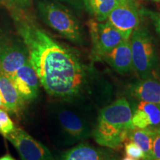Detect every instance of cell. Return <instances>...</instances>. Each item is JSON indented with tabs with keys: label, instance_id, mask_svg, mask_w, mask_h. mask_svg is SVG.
I'll list each match as a JSON object with an SVG mask.
<instances>
[{
	"label": "cell",
	"instance_id": "cell-3",
	"mask_svg": "<svg viewBox=\"0 0 160 160\" xmlns=\"http://www.w3.org/2000/svg\"><path fill=\"white\" fill-rule=\"evenodd\" d=\"M131 107L125 98H119L100 110L93 137L104 148L118 149L133 128Z\"/></svg>",
	"mask_w": 160,
	"mask_h": 160
},
{
	"label": "cell",
	"instance_id": "cell-4",
	"mask_svg": "<svg viewBox=\"0 0 160 160\" xmlns=\"http://www.w3.org/2000/svg\"><path fill=\"white\" fill-rule=\"evenodd\" d=\"M43 21L53 31L77 45L84 43V35L81 25L75 16L63 5L49 1L38 4Z\"/></svg>",
	"mask_w": 160,
	"mask_h": 160
},
{
	"label": "cell",
	"instance_id": "cell-12",
	"mask_svg": "<svg viewBox=\"0 0 160 160\" xmlns=\"http://www.w3.org/2000/svg\"><path fill=\"white\" fill-rule=\"evenodd\" d=\"M59 160H119V158L110 150L79 144L63 153Z\"/></svg>",
	"mask_w": 160,
	"mask_h": 160
},
{
	"label": "cell",
	"instance_id": "cell-22",
	"mask_svg": "<svg viewBox=\"0 0 160 160\" xmlns=\"http://www.w3.org/2000/svg\"><path fill=\"white\" fill-rule=\"evenodd\" d=\"M8 5L14 7L18 10H23L31 7L32 0H2Z\"/></svg>",
	"mask_w": 160,
	"mask_h": 160
},
{
	"label": "cell",
	"instance_id": "cell-6",
	"mask_svg": "<svg viewBox=\"0 0 160 160\" xmlns=\"http://www.w3.org/2000/svg\"><path fill=\"white\" fill-rule=\"evenodd\" d=\"M141 15V9L136 0H117L107 21L122 34L125 39H128L140 25Z\"/></svg>",
	"mask_w": 160,
	"mask_h": 160
},
{
	"label": "cell",
	"instance_id": "cell-10",
	"mask_svg": "<svg viewBox=\"0 0 160 160\" xmlns=\"http://www.w3.org/2000/svg\"><path fill=\"white\" fill-rule=\"evenodd\" d=\"M11 80L25 101H32L38 97L40 83L29 61L17 70Z\"/></svg>",
	"mask_w": 160,
	"mask_h": 160
},
{
	"label": "cell",
	"instance_id": "cell-19",
	"mask_svg": "<svg viewBox=\"0 0 160 160\" xmlns=\"http://www.w3.org/2000/svg\"><path fill=\"white\" fill-rule=\"evenodd\" d=\"M125 151L128 157L134 158L137 159H145V154L140 148L137 144L133 142L132 141H129L125 143Z\"/></svg>",
	"mask_w": 160,
	"mask_h": 160
},
{
	"label": "cell",
	"instance_id": "cell-23",
	"mask_svg": "<svg viewBox=\"0 0 160 160\" xmlns=\"http://www.w3.org/2000/svg\"><path fill=\"white\" fill-rule=\"evenodd\" d=\"M61 1L70 4L76 9H77L78 11H81V10H84L85 8L87 9L85 0H61Z\"/></svg>",
	"mask_w": 160,
	"mask_h": 160
},
{
	"label": "cell",
	"instance_id": "cell-2",
	"mask_svg": "<svg viewBox=\"0 0 160 160\" xmlns=\"http://www.w3.org/2000/svg\"><path fill=\"white\" fill-rule=\"evenodd\" d=\"M97 108L77 102L59 100L47 108L52 139L59 146L68 147L93 135Z\"/></svg>",
	"mask_w": 160,
	"mask_h": 160
},
{
	"label": "cell",
	"instance_id": "cell-5",
	"mask_svg": "<svg viewBox=\"0 0 160 160\" xmlns=\"http://www.w3.org/2000/svg\"><path fill=\"white\" fill-rule=\"evenodd\" d=\"M133 68L140 79L153 75L159 64L154 39L146 28L139 26L130 37Z\"/></svg>",
	"mask_w": 160,
	"mask_h": 160
},
{
	"label": "cell",
	"instance_id": "cell-7",
	"mask_svg": "<svg viewBox=\"0 0 160 160\" xmlns=\"http://www.w3.org/2000/svg\"><path fill=\"white\" fill-rule=\"evenodd\" d=\"M28 61L23 42L5 36L0 37V74L11 79L17 70Z\"/></svg>",
	"mask_w": 160,
	"mask_h": 160
},
{
	"label": "cell",
	"instance_id": "cell-20",
	"mask_svg": "<svg viewBox=\"0 0 160 160\" xmlns=\"http://www.w3.org/2000/svg\"><path fill=\"white\" fill-rule=\"evenodd\" d=\"M153 145H152L151 160L160 159V128H152Z\"/></svg>",
	"mask_w": 160,
	"mask_h": 160
},
{
	"label": "cell",
	"instance_id": "cell-26",
	"mask_svg": "<svg viewBox=\"0 0 160 160\" xmlns=\"http://www.w3.org/2000/svg\"><path fill=\"white\" fill-rule=\"evenodd\" d=\"M0 108H2V101L1 97H0Z\"/></svg>",
	"mask_w": 160,
	"mask_h": 160
},
{
	"label": "cell",
	"instance_id": "cell-14",
	"mask_svg": "<svg viewBox=\"0 0 160 160\" xmlns=\"http://www.w3.org/2000/svg\"><path fill=\"white\" fill-rule=\"evenodd\" d=\"M135 128H160V108L153 103L139 101L132 114Z\"/></svg>",
	"mask_w": 160,
	"mask_h": 160
},
{
	"label": "cell",
	"instance_id": "cell-28",
	"mask_svg": "<svg viewBox=\"0 0 160 160\" xmlns=\"http://www.w3.org/2000/svg\"><path fill=\"white\" fill-rule=\"evenodd\" d=\"M151 1H154V2H157V0H151Z\"/></svg>",
	"mask_w": 160,
	"mask_h": 160
},
{
	"label": "cell",
	"instance_id": "cell-18",
	"mask_svg": "<svg viewBox=\"0 0 160 160\" xmlns=\"http://www.w3.org/2000/svg\"><path fill=\"white\" fill-rule=\"evenodd\" d=\"M16 126L5 110L0 108V134L6 137L14 131Z\"/></svg>",
	"mask_w": 160,
	"mask_h": 160
},
{
	"label": "cell",
	"instance_id": "cell-17",
	"mask_svg": "<svg viewBox=\"0 0 160 160\" xmlns=\"http://www.w3.org/2000/svg\"><path fill=\"white\" fill-rule=\"evenodd\" d=\"M87 10L98 22L106 21L116 5L117 0H85Z\"/></svg>",
	"mask_w": 160,
	"mask_h": 160
},
{
	"label": "cell",
	"instance_id": "cell-1",
	"mask_svg": "<svg viewBox=\"0 0 160 160\" xmlns=\"http://www.w3.org/2000/svg\"><path fill=\"white\" fill-rule=\"evenodd\" d=\"M14 16L17 31L25 44L29 62L46 93L59 100L104 105L111 98L108 82L78 52L58 42L29 16Z\"/></svg>",
	"mask_w": 160,
	"mask_h": 160
},
{
	"label": "cell",
	"instance_id": "cell-15",
	"mask_svg": "<svg viewBox=\"0 0 160 160\" xmlns=\"http://www.w3.org/2000/svg\"><path fill=\"white\" fill-rule=\"evenodd\" d=\"M0 97L5 111L19 113L23 108L24 100L11 80L0 74Z\"/></svg>",
	"mask_w": 160,
	"mask_h": 160
},
{
	"label": "cell",
	"instance_id": "cell-11",
	"mask_svg": "<svg viewBox=\"0 0 160 160\" xmlns=\"http://www.w3.org/2000/svg\"><path fill=\"white\" fill-rule=\"evenodd\" d=\"M101 58L121 74H125L133 70L130 39L122 40L114 48Z\"/></svg>",
	"mask_w": 160,
	"mask_h": 160
},
{
	"label": "cell",
	"instance_id": "cell-21",
	"mask_svg": "<svg viewBox=\"0 0 160 160\" xmlns=\"http://www.w3.org/2000/svg\"><path fill=\"white\" fill-rule=\"evenodd\" d=\"M141 13L142 15L145 14L149 18H151L152 22H153V25H154L156 31L160 36V13L149 11V10L145 8H142Z\"/></svg>",
	"mask_w": 160,
	"mask_h": 160
},
{
	"label": "cell",
	"instance_id": "cell-9",
	"mask_svg": "<svg viewBox=\"0 0 160 160\" xmlns=\"http://www.w3.org/2000/svg\"><path fill=\"white\" fill-rule=\"evenodd\" d=\"M15 148L22 160H53L49 149L25 130L17 128L5 137Z\"/></svg>",
	"mask_w": 160,
	"mask_h": 160
},
{
	"label": "cell",
	"instance_id": "cell-27",
	"mask_svg": "<svg viewBox=\"0 0 160 160\" xmlns=\"http://www.w3.org/2000/svg\"><path fill=\"white\" fill-rule=\"evenodd\" d=\"M157 2H159V3H160V0H157Z\"/></svg>",
	"mask_w": 160,
	"mask_h": 160
},
{
	"label": "cell",
	"instance_id": "cell-25",
	"mask_svg": "<svg viewBox=\"0 0 160 160\" xmlns=\"http://www.w3.org/2000/svg\"><path fill=\"white\" fill-rule=\"evenodd\" d=\"M122 160H139V159H134V158H132V157H126L122 159Z\"/></svg>",
	"mask_w": 160,
	"mask_h": 160
},
{
	"label": "cell",
	"instance_id": "cell-8",
	"mask_svg": "<svg viewBox=\"0 0 160 160\" xmlns=\"http://www.w3.org/2000/svg\"><path fill=\"white\" fill-rule=\"evenodd\" d=\"M88 25L93 53L97 57H102L108 53L125 39L122 34L107 20L98 22L92 19Z\"/></svg>",
	"mask_w": 160,
	"mask_h": 160
},
{
	"label": "cell",
	"instance_id": "cell-13",
	"mask_svg": "<svg viewBox=\"0 0 160 160\" xmlns=\"http://www.w3.org/2000/svg\"><path fill=\"white\" fill-rule=\"evenodd\" d=\"M128 91L138 101L153 103L160 108V80L153 75L131 84Z\"/></svg>",
	"mask_w": 160,
	"mask_h": 160
},
{
	"label": "cell",
	"instance_id": "cell-24",
	"mask_svg": "<svg viewBox=\"0 0 160 160\" xmlns=\"http://www.w3.org/2000/svg\"><path fill=\"white\" fill-rule=\"evenodd\" d=\"M0 160H15V159H13L11 155L6 154L5 156H3V157H0Z\"/></svg>",
	"mask_w": 160,
	"mask_h": 160
},
{
	"label": "cell",
	"instance_id": "cell-29",
	"mask_svg": "<svg viewBox=\"0 0 160 160\" xmlns=\"http://www.w3.org/2000/svg\"><path fill=\"white\" fill-rule=\"evenodd\" d=\"M153 160H160V159H153Z\"/></svg>",
	"mask_w": 160,
	"mask_h": 160
},
{
	"label": "cell",
	"instance_id": "cell-16",
	"mask_svg": "<svg viewBox=\"0 0 160 160\" xmlns=\"http://www.w3.org/2000/svg\"><path fill=\"white\" fill-rule=\"evenodd\" d=\"M128 139L139 146L145 154L144 160H151L152 145H153V130L148 128H133L130 132Z\"/></svg>",
	"mask_w": 160,
	"mask_h": 160
}]
</instances>
